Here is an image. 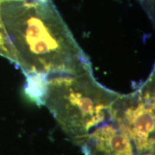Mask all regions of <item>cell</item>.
Wrapping results in <instances>:
<instances>
[{
  "instance_id": "obj_1",
  "label": "cell",
  "mask_w": 155,
  "mask_h": 155,
  "mask_svg": "<svg viewBox=\"0 0 155 155\" xmlns=\"http://www.w3.org/2000/svg\"><path fill=\"white\" fill-rule=\"evenodd\" d=\"M0 44L5 57L30 74L78 75L91 63L52 0L0 1Z\"/></svg>"
},
{
  "instance_id": "obj_2",
  "label": "cell",
  "mask_w": 155,
  "mask_h": 155,
  "mask_svg": "<svg viewBox=\"0 0 155 155\" xmlns=\"http://www.w3.org/2000/svg\"><path fill=\"white\" fill-rule=\"evenodd\" d=\"M119 94L96 81L93 72L48 78L45 105L64 132L81 146L90 133L111 119Z\"/></svg>"
},
{
  "instance_id": "obj_3",
  "label": "cell",
  "mask_w": 155,
  "mask_h": 155,
  "mask_svg": "<svg viewBox=\"0 0 155 155\" xmlns=\"http://www.w3.org/2000/svg\"><path fill=\"white\" fill-rule=\"evenodd\" d=\"M111 120L127 134L137 154L154 153V73L129 94H119Z\"/></svg>"
},
{
  "instance_id": "obj_4",
  "label": "cell",
  "mask_w": 155,
  "mask_h": 155,
  "mask_svg": "<svg viewBox=\"0 0 155 155\" xmlns=\"http://www.w3.org/2000/svg\"><path fill=\"white\" fill-rule=\"evenodd\" d=\"M81 147L85 155H138L129 137L111 119L94 129Z\"/></svg>"
},
{
  "instance_id": "obj_5",
  "label": "cell",
  "mask_w": 155,
  "mask_h": 155,
  "mask_svg": "<svg viewBox=\"0 0 155 155\" xmlns=\"http://www.w3.org/2000/svg\"><path fill=\"white\" fill-rule=\"evenodd\" d=\"M25 92L37 105H45L48 88L49 77L43 74H30L26 75Z\"/></svg>"
},
{
  "instance_id": "obj_6",
  "label": "cell",
  "mask_w": 155,
  "mask_h": 155,
  "mask_svg": "<svg viewBox=\"0 0 155 155\" xmlns=\"http://www.w3.org/2000/svg\"><path fill=\"white\" fill-rule=\"evenodd\" d=\"M139 2L144 6L150 16L154 17V0H139Z\"/></svg>"
}]
</instances>
